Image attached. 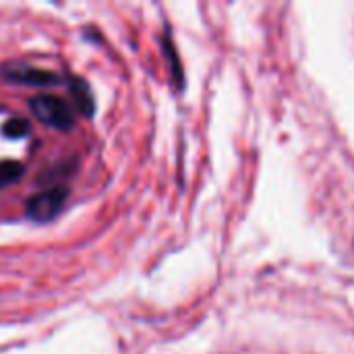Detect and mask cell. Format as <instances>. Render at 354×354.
<instances>
[{
  "label": "cell",
  "mask_w": 354,
  "mask_h": 354,
  "mask_svg": "<svg viewBox=\"0 0 354 354\" xmlns=\"http://www.w3.org/2000/svg\"><path fill=\"white\" fill-rule=\"evenodd\" d=\"M29 108L33 116L58 131H68L75 124V116L68 108V104L56 95H37L29 102Z\"/></svg>",
  "instance_id": "cell-1"
},
{
  "label": "cell",
  "mask_w": 354,
  "mask_h": 354,
  "mask_svg": "<svg viewBox=\"0 0 354 354\" xmlns=\"http://www.w3.org/2000/svg\"><path fill=\"white\" fill-rule=\"evenodd\" d=\"M64 203H66V189L52 187V189H46V191L33 195L25 205V214L35 222H48L60 214Z\"/></svg>",
  "instance_id": "cell-2"
},
{
  "label": "cell",
  "mask_w": 354,
  "mask_h": 354,
  "mask_svg": "<svg viewBox=\"0 0 354 354\" xmlns=\"http://www.w3.org/2000/svg\"><path fill=\"white\" fill-rule=\"evenodd\" d=\"M2 75L8 81L21 83V85H58V77L52 71L39 68V66H29V64H6L2 68Z\"/></svg>",
  "instance_id": "cell-3"
},
{
  "label": "cell",
  "mask_w": 354,
  "mask_h": 354,
  "mask_svg": "<svg viewBox=\"0 0 354 354\" xmlns=\"http://www.w3.org/2000/svg\"><path fill=\"white\" fill-rule=\"evenodd\" d=\"M71 95L77 104V108L83 112V116H91L93 110H95V104H93V95H91V89L85 81L81 79H73L71 81Z\"/></svg>",
  "instance_id": "cell-4"
},
{
  "label": "cell",
  "mask_w": 354,
  "mask_h": 354,
  "mask_svg": "<svg viewBox=\"0 0 354 354\" xmlns=\"http://www.w3.org/2000/svg\"><path fill=\"white\" fill-rule=\"evenodd\" d=\"M25 172V166L17 160H4L0 162V187H8L17 183Z\"/></svg>",
  "instance_id": "cell-5"
},
{
  "label": "cell",
  "mask_w": 354,
  "mask_h": 354,
  "mask_svg": "<svg viewBox=\"0 0 354 354\" xmlns=\"http://www.w3.org/2000/svg\"><path fill=\"white\" fill-rule=\"evenodd\" d=\"M2 133L10 139H21L29 133V122L25 118H10L4 122L2 127Z\"/></svg>",
  "instance_id": "cell-6"
}]
</instances>
